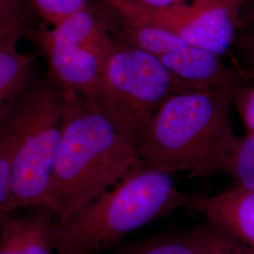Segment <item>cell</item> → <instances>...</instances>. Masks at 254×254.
I'll use <instances>...</instances> for the list:
<instances>
[{"instance_id": "obj_1", "label": "cell", "mask_w": 254, "mask_h": 254, "mask_svg": "<svg viewBox=\"0 0 254 254\" xmlns=\"http://www.w3.org/2000/svg\"><path fill=\"white\" fill-rule=\"evenodd\" d=\"M62 92V139L43 204L58 220L76 215L140 164L136 139L97 103Z\"/></svg>"}, {"instance_id": "obj_2", "label": "cell", "mask_w": 254, "mask_h": 254, "mask_svg": "<svg viewBox=\"0 0 254 254\" xmlns=\"http://www.w3.org/2000/svg\"><path fill=\"white\" fill-rule=\"evenodd\" d=\"M232 88L192 90L170 97L138 137L140 164L164 173L231 175L238 137Z\"/></svg>"}, {"instance_id": "obj_3", "label": "cell", "mask_w": 254, "mask_h": 254, "mask_svg": "<svg viewBox=\"0 0 254 254\" xmlns=\"http://www.w3.org/2000/svg\"><path fill=\"white\" fill-rule=\"evenodd\" d=\"M171 173L139 164L76 215L53 224L57 254H94L156 218L188 208Z\"/></svg>"}, {"instance_id": "obj_4", "label": "cell", "mask_w": 254, "mask_h": 254, "mask_svg": "<svg viewBox=\"0 0 254 254\" xmlns=\"http://www.w3.org/2000/svg\"><path fill=\"white\" fill-rule=\"evenodd\" d=\"M64 97L46 83L27 93L7 128L12 139L10 190L15 208L43 206L63 133Z\"/></svg>"}, {"instance_id": "obj_5", "label": "cell", "mask_w": 254, "mask_h": 254, "mask_svg": "<svg viewBox=\"0 0 254 254\" xmlns=\"http://www.w3.org/2000/svg\"><path fill=\"white\" fill-rule=\"evenodd\" d=\"M192 90L198 89L176 77L156 56L122 42L109 58L94 102L137 141L166 101Z\"/></svg>"}, {"instance_id": "obj_6", "label": "cell", "mask_w": 254, "mask_h": 254, "mask_svg": "<svg viewBox=\"0 0 254 254\" xmlns=\"http://www.w3.org/2000/svg\"><path fill=\"white\" fill-rule=\"evenodd\" d=\"M105 9L90 4L44 31L41 41L55 84L94 101L117 43Z\"/></svg>"}, {"instance_id": "obj_7", "label": "cell", "mask_w": 254, "mask_h": 254, "mask_svg": "<svg viewBox=\"0 0 254 254\" xmlns=\"http://www.w3.org/2000/svg\"><path fill=\"white\" fill-rule=\"evenodd\" d=\"M246 0H211L168 9H152L129 0H101L137 18L165 28L188 45L225 54L236 42Z\"/></svg>"}, {"instance_id": "obj_8", "label": "cell", "mask_w": 254, "mask_h": 254, "mask_svg": "<svg viewBox=\"0 0 254 254\" xmlns=\"http://www.w3.org/2000/svg\"><path fill=\"white\" fill-rule=\"evenodd\" d=\"M188 209L254 251V191L235 189L210 196L191 195Z\"/></svg>"}, {"instance_id": "obj_9", "label": "cell", "mask_w": 254, "mask_h": 254, "mask_svg": "<svg viewBox=\"0 0 254 254\" xmlns=\"http://www.w3.org/2000/svg\"><path fill=\"white\" fill-rule=\"evenodd\" d=\"M164 66L182 81L198 90L235 89L242 83L240 75L209 50L188 46L157 57Z\"/></svg>"}, {"instance_id": "obj_10", "label": "cell", "mask_w": 254, "mask_h": 254, "mask_svg": "<svg viewBox=\"0 0 254 254\" xmlns=\"http://www.w3.org/2000/svg\"><path fill=\"white\" fill-rule=\"evenodd\" d=\"M50 215L46 207L33 215H8L0 230V254H52L54 222Z\"/></svg>"}, {"instance_id": "obj_11", "label": "cell", "mask_w": 254, "mask_h": 254, "mask_svg": "<svg viewBox=\"0 0 254 254\" xmlns=\"http://www.w3.org/2000/svg\"><path fill=\"white\" fill-rule=\"evenodd\" d=\"M100 5L109 16L111 26L117 28L121 41L156 57L178 51L188 45L173 32L155 26L121 9Z\"/></svg>"}, {"instance_id": "obj_12", "label": "cell", "mask_w": 254, "mask_h": 254, "mask_svg": "<svg viewBox=\"0 0 254 254\" xmlns=\"http://www.w3.org/2000/svg\"><path fill=\"white\" fill-rule=\"evenodd\" d=\"M24 27H6L0 30V124L24 90L30 59L18 49Z\"/></svg>"}, {"instance_id": "obj_13", "label": "cell", "mask_w": 254, "mask_h": 254, "mask_svg": "<svg viewBox=\"0 0 254 254\" xmlns=\"http://www.w3.org/2000/svg\"><path fill=\"white\" fill-rule=\"evenodd\" d=\"M186 237L199 254H254L252 249L208 221L193 229Z\"/></svg>"}, {"instance_id": "obj_14", "label": "cell", "mask_w": 254, "mask_h": 254, "mask_svg": "<svg viewBox=\"0 0 254 254\" xmlns=\"http://www.w3.org/2000/svg\"><path fill=\"white\" fill-rule=\"evenodd\" d=\"M231 175L237 187L254 191V134L247 133L238 138Z\"/></svg>"}, {"instance_id": "obj_15", "label": "cell", "mask_w": 254, "mask_h": 254, "mask_svg": "<svg viewBox=\"0 0 254 254\" xmlns=\"http://www.w3.org/2000/svg\"><path fill=\"white\" fill-rule=\"evenodd\" d=\"M12 139L8 128L0 132V215L8 216L16 208L10 190V157Z\"/></svg>"}, {"instance_id": "obj_16", "label": "cell", "mask_w": 254, "mask_h": 254, "mask_svg": "<svg viewBox=\"0 0 254 254\" xmlns=\"http://www.w3.org/2000/svg\"><path fill=\"white\" fill-rule=\"evenodd\" d=\"M30 2L37 12L52 26L90 4L89 0H30Z\"/></svg>"}, {"instance_id": "obj_17", "label": "cell", "mask_w": 254, "mask_h": 254, "mask_svg": "<svg viewBox=\"0 0 254 254\" xmlns=\"http://www.w3.org/2000/svg\"><path fill=\"white\" fill-rule=\"evenodd\" d=\"M128 254H199L196 248L185 236L181 239L167 238L147 242Z\"/></svg>"}, {"instance_id": "obj_18", "label": "cell", "mask_w": 254, "mask_h": 254, "mask_svg": "<svg viewBox=\"0 0 254 254\" xmlns=\"http://www.w3.org/2000/svg\"><path fill=\"white\" fill-rule=\"evenodd\" d=\"M232 103L242 119L246 132L254 134V86L239 84L232 92Z\"/></svg>"}, {"instance_id": "obj_19", "label": "cell", "mask_w": 254, "mask_h": 254, "mask_svg": "<svg viewBox=\"0 0 254 254\" xmlns=\"http://www.w3.org/2000/svg\"><path fill=\"white\" fill-rule=\"evenodd\" d=\"M235 43L245 57L254 56V0L246 1L242 7L241 23Z\"/></svg>"}, {"instance_id": "obj_20", "label": "cell", "mask_w": 254, "mask_h": 254, "mask_svg": "<svg viewBox=\"0 0 254 254\" xmlns=\"http://www.w3.org/2000/svg\"><path fill=\"white\" fill-rule=\"evenodd\" d=\"M26 8L22 0H0V30L6 27H25Z\"/></svg>"}, {"instance_id": "obj_21", "label": "cell", "mask_w": 254, "mask_h": 254, "mask_svg": "<svg viewBox=\"0 0 254 254\" xmlns=\"http://www.w3.org/2000/svg\"><path fill=\"white\" fill-rule=\"evenodd\" d=\"M137 5L144 6L152 9H168L178 7L183 5H191V4H200L205 3L211 0H129Z\"/></svg>"}, {"instance_id": "obj_22", "label": "cell", "mask_w": 254, "mask_h": 254, "mask_svg": "<svg viewBox=\"0 0 254 254\" xmlns=\"http://www.w3.org/2000/svg\"><path fill=\"white\" fill-rule=\"evenodd\" d=\"M246 61L249 66V72L252 73V75L254 77V56L246 57Z\"/></svg>"}, {"instance_id": "obj_23", "label": "cell", "mask_w": 254, "mask_h": 254, "mask_svg": "<svg viewBox=\"0 0 254 254\" xmlns=\"http://www.w3.org/2000/svg\"><path fill=\"white\" fill-rule=\"evenodd\" d=\"M0 217H7V216H3V215H0Z\"/></svg>"}, {"instance_id": "obj_24", "label": "cell", "mask_w": 254, "mask_h": 254, "mask_svg": "<svg viewBox=\"0 0 254 254\" xmlns=\"http://www.w3.org/2000/svg\"><path fill=\"white\" fill-rule=\"evenodd\" d=\"M246 1H248V0H246Z\"/></svg>"}]
</instances>
